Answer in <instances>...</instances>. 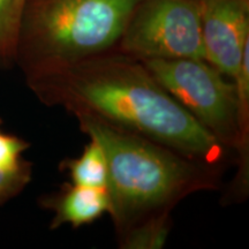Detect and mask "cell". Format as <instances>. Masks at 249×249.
Segmentation results:
<instances>
[{
    "label": "cell",
    "mask_w": 249,
    "mask_h": 249,
    "mask_svg": "<svg viewBox=\"0 0 249 249\" xmlns=\"http://www.w3.org/2000/svg\"><path fill=\"white\" fill-rule=\"evenodd\" d=\"M24 81L45 107H61L73 117H93L219 170L236 160L142 61L117 49L39 71Z\"/></svg>",
    "instance_id": "1"
},
{
    "label": "cell",
    "mask_w": 249,
    "mask_h": 249,
    "mask_svg": "<svg viewBox=\"0 0 249 249\" xmlns=\"http://www.w3.org/2000/svg\"><path fill=\"white\" fill-rule=\"evenodd\" d=\"M74 118L107 156L108 214L117 239L149 219L171 214L187 196L219 188L223 170L93 117Z\"/></svg>",
    "instance_id": "2"
},
{
    "label": "cell",
    "mask_w": 249,
    "mask_h": 249,
    "mask_svg": "<svg viewBox=\"0 0 249 249\" xmlns=\"http://www.w3.org/2000/svg\"><path fill=\"white\" fill-rule=\"evenodd\" d=\"M141 0H27L15 66L23 76L116 50Z\"/></svg>",
    "instance_id": "3"
},
{
    "label": "cell",
    "mask_w": 249,
    "mask_h": 249,
    "mask_svg": "<svg viewBox=\"0 0 249 249\" xmlns=\"http://www.w3.org/2000/svg\"><path fill=\"white\" fill-rule=\"evenodd\" d=\"M160 86L220 144L235 155L239 172L231 191H248L249 135L241 126L234 81L204 59H152L142 61Z\"/></svg>",
    "instance_id": "4"
},
{
    "label": "cell",
    "mask_w": 249,
    "mask_h": 249,
    "mask_svg": "<svg viewBox=\"0 0 249 249\" xmlns=\"http://www.w3.org/2000/svg\"><path fill=\"white\" fill-rule=\"evenodd\" d=\"M201 7L202 0H141L117 50L140 61L204 59Z\"/></svg>",
    "instance_id": "5"
},
{
    "label": "cell",
    "mask_w": 249,
    "mask_h": 249,
    "mask_svg": "<svg viewBox=\"0 0 249 249\" xmlns=\"http://www.w3.org/2000/svg\"><path fill=\"white\" fill-rule=\"evenodd\" d=\"M204 60L234 80L249 48V0H202Z\"/></svg>",
    "instance_id": "6"
},
{
    "label": "cell",
    "mask_w": 249,
    "mask_h": 249,
    "mask_svg": "<svg viewBox=\"0 0 249 249\" xmlns=\"http://www.w3.org/2000/svg\"><path fill=\"white\" fill-rule=\"evenodd\" d=\"M40 205L53 213L50 229L70 224L74 229L91 224L108 213L110 197L107 188L65 183L58 192L40 197Z\"/></svg>",
    "instance_id": "7"
},
{
    "label": "cell",
    "mask_w": 249,
    "mask_h": 249,
    "mask_svg": "<svg viewBox=\"0 0 249 249\" xmlns=\"http://www.w3.org/2000/svg\"><path fill=\"white\" fill-rule=\"evenodd\" d=\"M59 170L68 174L73 185L107 188V156L97 140L92 138H89V143L79 157L61 160Z\"/></svg>",
    "instance_id": "8"
},
{
    "label": "cell",
    "mask_w": 249,
    "mask_h": 249,
    "mask_svg": "<svg viewBox=\"0 0 249 249\" xmlns=\"http://www.w3.org/2000/svg\"><path fill=\"white\" fill-rule=\"evenodd\" d=\"M27 0H0V70L15 66L18 29Z\"/></svg>",
    "instance_id": "9"
},
{
    "label": "cell",
    "mask_w": 249,
    "mask_h": 249,
    "mask_svg": "<svg viewBox=\"0 0 249 249\" xmlns=\"http://www.w3.org/2000/svg\"><path fill=\"white\" fill-rule=\"evenodd\" d=\"M171 229V214L156 217L130 229L118 239V244L124 249H160L169 238Z\"/></svg>",
    "instance_id": "10"
},
{
    "label": "cell",
    "mask_w": 249,
    "mask_h": 249,
    "mask_svg": "<svg viewBox=\"0 0 249 249\" xmlns=\"http://www.w3.org/2000/svg\"><path fill=\"white\" fill-rule=\"evenodd\" d=\"M31 176L33 165L27 160L15 170H0V205L20 194L31 181Z\"/></svg>",
    "instance_id": "11"
},
{
    "label": "cell",
    "mask_w": 249,
    "mask_h": 249,
    "mask_svg": "<svg viewBox=\"0 0 249 249\" xmlns=\"http://www.w3.org/2000/svg\"><path fill=\"white\" fill-rule=\"evenodd\" d=\"M30 143L15 135L0 132V170L12 171L23 163L22 154Z\"/></svg>",
    "instance_id": "12"
},
{
    "label": "cell",
    "mask_w": 249,
    "mask_h": 249,
    "mask_svg": "<svg viewBox=\"0 0 249 249\" xmlns=\"http://www.w3.org/2000/svg\"><path fill=\"white\" fill-rule=\"evenodd\" d=\"M1 123H2V121H1V119H0V124H1Z\"/></svg>",
    "instance_id": "13"
}]
</instances>
